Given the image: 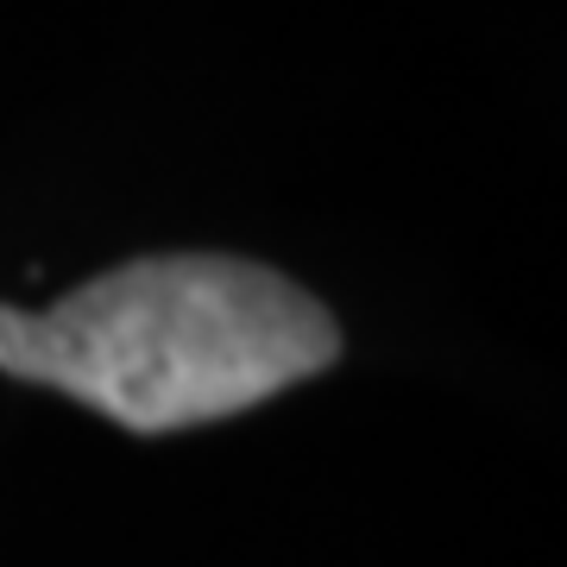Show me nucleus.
<instances>
[{"label": "nucleus", "mask_w": 567, "mask_h": 567, "mask_svg": "<svg viewBox=\"0 0 567 567\" xmlns=\"http://www.w3.org/2000/svg\"><path fill=\"white\" fill-rule=\"evenodd\" d=\"M341 360L303 284L234 252H145L51 309L0 303V372L51 385L133 435L227 423Z\"/></svg>", "instance_id": "obj_1"}]
</instances>
